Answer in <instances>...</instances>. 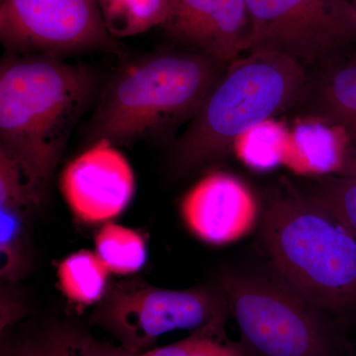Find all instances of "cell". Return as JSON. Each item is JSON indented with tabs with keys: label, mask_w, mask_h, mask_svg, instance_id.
Wrapping results in <instances>:
<instances>
[{
	"label": "cell",
	"mask_w": 356,
	"mask_h": 356,
	"mask_svg": "<svg viewBox=\"0 0 356 356\" xmlns=\"http://www.w3.org/2000/svg\"><path fill=\"white\" fill-rule=\"evenodd\" d=\"M81 65L49 56L7 58L0 69V147L44 192L72 128L92 95Z\"/></svg>",
	"instance_id": "2"
},
{
	"label": "cell",
	"mask_w": 356,
	"mask_h": 356,
	"mask_svg": "<svg viewBox=\"0 0 356 356\" xmlns=\"http://www.w3.org/2000/svg\"><path fill=\"white\" fill-rule=\"evenodd\" d=\"M168 34L195 51L229 65L248 51L252 18L245 0H170Z\"/></svg>",
	"instance_id": "11"
},
{
	"label": "cell",
	"mask_w": 356,
	"mask_h": 356,
	"mask_svg": "<svg viewBox=\"0 0 356 356\" xmlns=\"http://www.w3.org/2000/svg\"><path fill=\"white\" fill-rule=\"evenodd\" d=\"M229 65L199 51H165L124 67L91 122L95 140L125 144L194 116Z\"/></svg>",
	"instance_id": "4"
},
{
	"label": "cell",
	"mask_w": 356,
	"mask_h": 356,
	"mask_svg": "<svg viewBox=\"0 0 356 356\" xmlns=\"http://www.w3.org/2000/svg\"><path fill=\"white\" fill-rule=\"evenodd\" d=\"M254 356H346L339 322L271 273L229 271L220 285Z\"/></svg>",
	"instance_id": "5"
},
{
	"label": "cell",
	"mask_w": 356,
	"mask_h": 356,
	"mask_svg": "<svg viewBox=\"0 0 356 356\" xmlns=\"http://www.w3.org/2000/svg\"><path fill=\"white\" fill-rule=\"evenodd\" d=\"M181 216L199 240L224 245L245 238L261 220L254 194L228 172L209 173L193 185L181 202Z\"/></svg>",
	"instance_id": "10"
},
{
	"label": "cell",
	"mask_w": 356,
	"mask_h": 356,
	"mask_svg": "<svg viewBox=\"0 0 356 356\" xmlns=\"http://www.w3.org/2000/svg\"><path fill=\"white\" fill-rule=\"evenodd\" d=\"M353 8H355V17H356V3H355V6H353Z\"/></svg>",
	"instance_id": "24"
},
{
	"label": "cell",
	"mask_w": 356,
	"mask_h": 356,
	"mask_svg": "<svg viewBox=\"0 0 356 356\" xmlns=\"http://www.w3.org/2000/svg\"><path fill=\"white\" fill-rule=\"evenodd\" d=\"M109 273L97 254L89 250L70 254L58 268V282L65 296L81 306L93 305L104 298Z\"/></svg>",
	"instance_id": "15"
},
{
	"label": "cell",
	"mask_w": 356,
	"mask_h": 356,
	"mask_svg": "<svg viewBox=\"0 0 356 356\" xmlns=\"http://www.w3.org/2000/svg\"><path fill=\"white\" fill-rule=\"evenodd\" d=\"M0 39L16 53L119 51L96 0H2Z\"/></svg>",
	"instance_id": "8"
},
{
	"label": "cell",
	"mask_w": 356,
	"mask_h": 356,
	"mask_svg": "<svg viewBox=\"0 0 356 356\" xmlns=\"http://www.w3.org/2000/svg\"><path fill=\"white\" fill-rule=\"evenodd\" d=\"M229 313L220 286L175 290L122 284L103 298L93 323L115 337L123 350L140 355L168 332L195 331Z\"/></svg>",
	"instance_id": "6"
},
{
	"label": "cell",
	"mask_w": 356,
	"mask_h": 356,
	"mask_svg": "<svg viewBox=\"0 0 356 356\" xmlns=\"http://www.w3.org/2000/svg\"><path fill=\"white\" fill-rule=\"evenodd\" d=\"M107 30L116 38L134 36L163 25L170 14L168 0H96Z\"/></svg>",
	"instance_id": "17"
},
{
	"label": "cell",
	"mask_w": 356,
	"mask_h": 356,
	"mask_svg": "<svg viewBox=\"0 0 356 356\" xmlns=\"http://www.w3.org/2000/svg\"><path fill=\"white\" fill-rule=\"evenodd\" d=\"M334 213L356 238V180L339 175L318 177L311 192Z\"/></svg>",
	"instance_id": "21"
},
{
	"label": "cell",
	"mask_w": 356,
	"mask_h": 356,
	"mask_svg": "<svg viewBox=\"0 0 356 356\" xmlns=\"http://www.w3.org/2000/svg\"><path fill=\"white\" fill-rule=\"evenodd\" d=\"M95 254L109 273L127 275L139 271L147 261L142 236L114 222H106L95 236Z\"/></svg>",
	"instance_id": "18"
},
{
	"label": "cell",
	"mask_w": 356,
	"mask_h": 356,
	"mask_svg": "<svg viewBox=\"0 0 356 356\" xmlns=\"http://www.w3.org/2000/svg\"><path fill=\"white\" fill-rule=\"evenodd\" d=\"M289 131L281 122L269 119L240 136L233 151L248 168L269 172L284 163Z\"/></svg>",
	"instance_id": "16"
},
{
	"label": "cell",
	"mask_w": 356,
	"mask_h": 356,
	"mask_svg": "<svg viewBox=\"0 0 356 356\" xmlns=\"http://www.w3.org/2000/svg\"><path fill=\"white\" fill-rule=\"evenodd\" d=\"M302 102H309L311 116L341 128L356 147V56H343L321 67Z\"/></svg>",
	"instance_id": "13"
},
{
	"label": "cell",
	"mask_w": 356,
	"mask_h": 356,
	"mask_svg": "<svg viewBox=\"0 0 356 356\" xmlns=\"http://www.w3.org/2000/svg\"><path fill=\"white\" fill-rule=\"evenodd\" d=\"M350 146L341 128L317 117H307L290 129L283 165L304 177L337 175Z\"/></svg>",
	"instance_id": "12"
},
{
	"label": "cell",
	"mask_w": 356,
	"mask_h": 356,
	"mask_svg": "<svg viewBox=\"0 0 356 356\" xmlns=\"http://www.w3.org/2000/svg\"><path fill=\"white\" fill-rule=\"evenodd\" d=\"M168 1H170V0H168Z\"/></svg>",
	"instance_id": "26"
},
{
	"label": "cell",
	"mask_w": 356,
	"mask_h": 356,
	"mask_svg": "<svg viewBox=\"0 0 356 356\" xmlns=\"http://www.w3.org/2000/svg\"><path fill=\"white\" fill-rule=\"evenodd\" d=\"M227 317L228 315L216 318L181 341L152 348L137 356H254L242 341L236 343L227 336Z\"/></svg>",
	"instance_id": "19"
},
{
	"label": "cell",
	"mask_w": 356,
	"mask_h": 356,
	"mask_svg": "<svg viewBox=\"0 0 356 356\" xmlns=\"http://www.w3.org/2000/svg\"><path fill=\"white\" fill-rule=\"evenodd\" d=\"M252 18L248 53H270L321 67L344 56L356 39L346 0H245Z\"/></svg>",
	"instance_id": "7"
},
{
	"label": "cell",
	"mask_w": 356,
	"mask_h": 356,
	"mask_svg": "<svg viewBox=\"0 0 356 356\" xmlns=\"http://www.w3.org/2000/svg\"><path fill=\"white\" fill-rule=\"evenodd\" d=\"M88 337L72 327L51 325L2 348L1 356H83Z\"/></svg>",
	"instance_id": "20"
},
{
	"label": "cell",
	"mask_w": 356,
	"mask_h": 356,
	"mask_svg": "<svg viewBox=\"0 0 356 356\" xmlns=\"http://www.w3.org/2000/svg\"><path fill=\"white\" fill-rule=\"evenodd\" d=\"M310 79L305 65L286 56L248 53L234 60L173 147L172 168L188 175L224 158L243 134L303 102Z\"/></svg>",
	"instance_id": "3"
},
{
	"label": "cell",
	"mask_w": 356,
	"mask_h": 356,
	"mask_svg": "<svg viewBox=\"0 0 356 356\" xmlns=\"http://www.w3.org/2000/svg\"><path fill=\"white\" fill-rule=\"evenodd\" d=\"M83 356H137V355L129 353L119 346H114L98 343L92 337L88 336Z\"/></svg>",
	"instance_id": "22"
},
{
	"label": "cell",
	"mask_w": 356,
	"mask_h": 356,
	"mask_svg": "<svg viewBox=\"0 0 356 356\" xmlns=\"http://www.w3.org/2000/svg\"><path fill=\"white\" fill-rule=\"evenodd\" d=\"M39 201L28 196L0 200V252L3 280H19L27 266L28 226Z\"/></svg>",
	"instance_id": "14"
},
{
	"label": "cell",
	"mask_w": 356,
	"mask_h": 356,
	"mask_svg": "<svg viewBox=\"0 0 356 356\" xmlns=\"http://www.w3.org/2000/svg\"><path fill=\"white\" fill-rule=\"evenodd\" d=\"M355 356H356V346H355Z\"/></svg>",
	"instance_id": "25"
},
{
	"label": "cell",
	"mask_w": 356,
	"mask_h": 356,
	"mask_svg": "<svg viewBox=\"0 0 356 356\" xmlns=\"http://www.w3.org/2000/svg\"><path fill=\"white\" fill-rule=\"evenodd\" d=\"M60 189L79 220L105 222L127 207L135 191V177L130 163L113 144L98 140L65 168Z\"/></svg>",
	"instance_id": "9"
},
{
	"label": "cell",
	"mask_w": 356,
	"mask_h": 356,
	"mask_svg": "<svg viewBox=\"0 0 356 356\" xmlns=\"http://www.w3.org/2000/svg\"><path fill=\"white\" fill-rule=\"evenodd\" d=\"M271 270L334 320L356 318V238L313 193L283 187L259 220Z\"/></svg>",
	"instance_id": "1"
},
{
	"label": "cell",
	"mask_w": 356,
	"mask_h": 356,
	"mask_svg": "<svg viewBox=\"0 0 356 356\" xmlns=\"http://www.w3.org/2000/svg\"><path fill=\"white\" fill-rule=\"evenodd\" d=\"M337 175H343L356 180V147H348L343 165Z\"/></svg>",
	"instance_id": "23"
}]
</instances>
